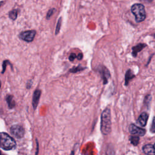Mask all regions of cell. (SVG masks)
I'll return each mask as SVG.
<instances>
[{"mask_svg": "<svg viewBox=\"0 0 155 155\" xmlns=\"http://www.w3.org/2000/svg\"><path fill=\"white\" fill-rule=\"evenodd\" d=\"M147 45L143 43H139L137 45L132 47V55L133 57H136L137 53L144 48Z\"/></svg>", "mask_w": 155, "mask_h": 155, "instance_id": "obj_11", "label": "cell"}, {"mask_svg": "<svg viewBox=\"0 0 155 155\" xmlns=\"http://www.w3.org/2000/svg\"><path fill=\"white\" fill-rule=\"evenodd\" d=\"M130 141L131 144L136 146L137 145L139 142V137L137 135H133L130 137Z\"/></svg>", "mask_w": 155, "mask_h": 155, "instance_id": "obj_14", "label": "cell"}, {"mask_svg": "<svg viewBox=\"0 0 155 155\" xmlns=\"http://www.w3.org/2000/svg\"><path fill=\"white\" fill-rule=\"evenodd\" d=\"M4 3V2L3 1H0V7H1V5H2V4Z\"/></svg>", "mask_w": 155, "mask_h": 155, "instance_id": "obj_27", "label": "cell"}, {"mask_svg": "<svg viewBox=\"0 0 155 155\" xmlns=\"http://www.w3.org/2000/svg\"><path fill=\"white\" fill-rule=\"evenodd\" d=\"M8 16L11 19H12L13 21L16 20V19L17 18V16H18V10L14 9V10H11L8 13Z\"/></svg>", "mask_w": 155, "mask_h": 155, "instance_id": "obj_15", "label": "cell"}, {"mask_svg": "<svg viewBox=\"0 0 155 155\" xmlns=\"http://www.w3.org/2000/svg\"><path fill=\"white\" fill-rule=\"evenodd\" d=\"M61 22H62V18H59L58 22H57V24H56V29H55V35H57L59 31H60V29H61Z\"/></svg>", "mask_w": 155, "mask_h": 155, "instance_id": "obj_17", "label": "cell"}, {"mask_svg": "<svg viewBox=\"0 0 155 155\" xmlns=\"http://www.w3.org/2000/svg\"><path fill=\"white\" fill-rule=\"evenodd\" d=\"M36 34V32L34 30H25L21 32L19 35V37L21 39L25 42H31L33 41Z\"/></svg>", "mask_w": 155, "mask_h": 155, "instance_id": "obj_4", "label": "cell"}, {"mask_svg": "<svg viewBox=\"0 0 155 155\" xmlns=\"http://www.w3.org/2000/svg\"><path fill=\"white\" fill-rule=\"evenodd\" d=\"M41 91L40 90H36L33 94V97H32V106L35 110L38 105L39 99L41 97Z\"/></svg>", "mask_w": 155, "mask_h": 155, "instance_id": "obj_8", "label": "cell"}, {"mask_svg": "<svg viewBox=\"0 0 155 155\" xmlns=\"http://www.w3.org/2000/svg\"><path fill=\"white\" fill-rule=\"evenodd\" d=\"M129 131L131 134L137 135L139 136H143L146 133V130L145 129L141 128L133 124L130 125Z\"/></svg>", "mask_w": 155, "mask_h": 155, "instance_id": "obj_6", "label": "cell"}, {"mask_svg": "<svg viewBox=\"0 0 155 155\" xmlns=\"http://www.w3.org/2000/svg\"><path fill=\"white\" fill-rule=\"evenodd\" d=\"M142 150L147 155H155V148L154 145L150 143L146 144L143 147Z\"/></svg>", "mask_w": 155, "mask_h": 155, "instance_id": "obj_10", "label": "cell"}, {"mask_svg": "<svg viewBox=\"0 0 155 155\" xmlns=\"http://www.w3.org/2000/svg\"><path fill=\"white\" fill-rule=\"evenodd\" d=\"M6 101L8 104V107L9 108L12 109L15 106V102L13 98V96L11 95H8L6 96Z\"/></svg>", "mask_w": 155, "mask_h": 155, "instance_id": "obj_13", "label": "cell"}, {"mask_svg": "<svg viewBox=\"0 0 155 155\" xmlns=\"http://www.w3.org/2000/svg\"><path fill=\"white\" fill-rule=\"evenodd\" d=\"M55 11H56V10H55V8H54L50 9V10L48 11L47 13L46 18H47V19H49L51 18V16L53 15V13L55 12Z\"/></svg>", "mask_w": 155, "mask_h": 155, "instance_id": "obj_18", "label": "cell"}, {"mask_svg": "<svg viewBox=\"0 0 155 155\" xmlns=\"http://www.w3.org/2000/svg\"><path fill=\"white\" fill-rule=\"evenodd\" d=\"M36 145H37V151H36V154H35V155H38V148H39V147H38V140H36Z\"/></svg>", "mask_w": 155, "mask_h": 155, "instance_id": "obj_24", "label": "cell"}, {"mask_svg": "<svg viewBox=\"0 0 155 155\" xmlns=\"http://www.w3.org/2000/svg\"><path fill=\"white\" fill-rule=\"evenodd\" d=\"M10 133L17 139H21L25 134L24 128L19 125H13L10 128Z\"/></svg>", "mask_w": 155, "mask_h": 155, "instance_id": "obj_5", "label": "cell"}, {"mask_svg": "<svg viewBox=\"0 0 155 155\" xmlns=\"http://www.w3.org/2000/svg\"><path fill=\"white\" fill-rule=\"evenodd\" d=\"M77 59H78V60H81L82 59V58H83V54H82V53H79L78 54V56H77Z\"/></svg>", "mask_w": 155, "mask_h": 155, "instance_id": "obj_23", "label": "cell"}, {"mask_svg": "<svg viewBox=\"0 0 155 155\" xmlns=\"http://www.w3.org/2000/svg\"><path fill=\"white\" fill-rule=\"evenodd\" d=\"M142 1H146V2H151L153 0H142Z\"/></svg>", "mask_w": 155, "mask_h": 155, "instance_id": "obj_25", "label": "cell"}, {"mask_svg": "<svg viewBox=\"0 0 155 155\" xmlns=\"http://www.w3.org/2000/svg\"><path fill=\"white\" fill-rule=\"evenodd\" d=\"M135 77V75L134 74L133 72L131 70L128 69L126 73H125V85H128L129 81L132 79L133 78Z\"/></svg>", "mask_w": 155, "mask_h": 155, "instance_id": "obj_12", "label": "cell"}, {"mask_svg": "<svg viewBox=\"0 0 155 155\" xmlns=\"http://www.w3.org/2000/svg\"><path fill=\"white\" fill-rule=\"evenodd\" d=\"M8 64H10L9 61L8 60H5L3 63H2V73H4L5 70V67H6V65Z\"/></svg>", "mask_w": 155, "mask_h": 155, "instance_id": "obj_20", "label": "cell"}, {"mask_svg": "<svg viewBox=\"0 0 155 155\" xmlns=\"http://www.w3.org/2000/svg\"><path fill=\"white\" fill-rule=\"evenodd\" d=\"M70 155H74V151H72Z\"/></svg>", "mask_w": 155, "mask_h": 155, "instance_id": "obj_26", "label": "cell"}, {"mask_svg": "<svg viewBox=\"0 0 155 155\" xmlns=\"http://www.w3.org/2000/svg\"><path fill=\"white\" fill-rule=\"evenodd\" d=\"M150 131L153 133H155V117H154L153 119V122L150 128Z\"/></svg>", "mask_w": 155, "mask_h": 155, "instance_id": "obj_19", "label": "cell"}, {"mask_svg": "<svg viewBox=\"0 0 155 155\" xmlns=\"http://www.w3.org/2000/svg\"><path fill=\"white\" fill-rule=\"evenodd\" d=\"M0 87H1V81H0Z\"/></svg>", "mask_w": 155, "mask_h": 155, "instance_id": "obj_31", "label": "cell"}, {"mask_svg": "<svg viewBox=\"0 0 155 155\" xmlns=\"http://www.w3.org/2000/svg\"><path fill=\"white\" fill-rule=\"evenodd\" d=\"M131 12L134 16L136 22L143 21L146 18V12L144 5L140 3H136L131 7Z\"/></svg>", "mask_w": 155, "mask_h": 155, "instance_id": "obj_2", "label": "cell"}, {"mask_svg": "<svg viewBox=\"0 0 155 155\" xmlns=\"http://www.w3.org/2000/svg\"><path fill=\"white\" fill-rule=\"evenodd\" d=\"M76 57H77V56L76 55V54L74 53H71V54H70V56H69V58H68L69 61H74V59Z\"/></svg>", "mask_w": 155, "mask_h": 155, "instance_id": "obj_22", "label": "cell"}, {"mask_svg": "<svg viewBox=\"0 0 155 155\" xmlns=\"http://www.w3.org/2000/svg\"><path fill=\"white\" fill-rule=\"evenodd\" d=\"M0 155H4V154H2V153H1V151H0Z\"/></svg>", "mask_w": 155, "mask_h": 155, "instance_id": "obj_29", "label": "cell"}, {"mask_svg": "<svg viewBox=\"0 0 155 155\" xmlns=\"http://www.w3.org/2000/svg\"><path fill=\"white\" fill-rule=\"evenodd\" d=\"M106 155H115V153H114V150L112 148H108V150L107 151Z\"/></svg>", "mask_w": 155, "mask_h": 155, "instance_id": "obj_21", "label": "cell"}, {"mask_svg": "<svg viewBox=\"0 0 155 155\" xmlns=\"http://www.w3.org/2000/svg\"><path fill=\"white\" fill-rule=\"evenodd\" d=\"M98 71L101 75V77L104 81V84H107L108 82V78L110 77V74L108 70L105 67L101 65L98 67Z\"/></svg>", "mask_w": 155, "mask_h": 155, "instance_id": "obj_7", "label": "cell"}, {"mask_svg": "<svg viewBox=\"0 0 155 155\" xmlns=\"http://www.w3.org/2000/svg\"><path fill=\"white\" fill-rule=\"evenodd\" d=\"M85 68V67H83L81 65H79L78 67H74L72 68L71 69H70V72H71V73H76L78 71H82V70H84Z\"/></svg>", "mask_w": 155, "mask_h": 155, "instance_id": "obj_16", "label": "cell"}, {"mask_svg": "<svg viewBox=\"0 0 155 155\" xmlns=\"http://www.w3.org/2000/svg\"><path fill=\"white\" fill-rule=\"evenodd\" d=\"M148 119V114L145 112H143L139 115L137 120V123L141 127H145L147 125Z\"/></svg>", "mask_w": 155, "mask_h": 155, "instance_id": "obj_9", "label": "cell"}, {"mask_svg": "<svg viewBox=\"0 0 155 155\" xmlns=\"http://www.w3.org/2000/svg\"><path fill=\"white\" fill-rule=\"evenodd\" d=\"M16 142L6 133H0V147L4 150H11L15 148Z\"/></svg>", "mask_w": 155, "mask_h": 155, "instance_id": "obj_3", "label": "cell"}, {"mask_svg": "<svg viewBox=\"0 0 155 155\" xmlns=\"http://www.w3.org/2000/svg\"><path fill=\"white\" fill-rule=\"evenodd\" d=\"M154 148H155V143L154 144Z\"/></svg>", "mask_w": 155, "mask_h": 155, "instance_id": "obj_30", "label": "cell"}, {"mask_svg": "<svg viewBox=\"0 0 155 155\" xmlns=\"http://www.w3.org/2000/svg\"><path fill=\"white\" fill-rule=\"evenodd\" d=\"M82 155H89V154H87V153H84Z\"/></svg>", "mask_w": 155, "mask_h": 155, "instance_id": "obj_28", "label": "cell"}, {"mask_svg": "<svg viewBox=\"0 0 155 155\" xmlns=\"http://www.w3.org/2000/svg\"><path fill=\"white\" fill-rule=\"evenodd\" d=\"M111 130V112L108 108H106L102 113L101 117V131L104 135H108Z\"/></svg>", "mask_w": 155, "mask_h": 155, "instance_id": "obj_1", "label": "cell"}]
</instances>
